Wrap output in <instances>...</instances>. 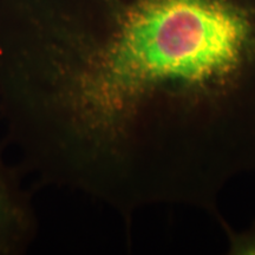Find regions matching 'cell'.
<instances>
[{
  "mask_svg": "<svg viewBox=\"0 0 255 255\" xmlns=\"http://www.w3.org/2000/svg\"><path fill=\"white\" fill-rule=\"evenodd\" d=\"M21 167L124 219L255 173V0H30L0 36Z\"/></svg>",
  "mask_w": 255,
  "mask_h": 255,
  "instance_id": "cell-1",
  "label": "cell"
},
{
  "mask_svg": "<svg viewBox=\"0 0 255 255\" xmlns=\"http://www.w3.org/2000/svg\"><path fill=\"white\" fill-rule=\"evenodd\" d=\"M37 233V213L20 170L0 149V255L25 254Z\"/></svg>",
  "mask_w": 255,
  "mask_h": 255,
  "instance_id": "cell-2",
  "label": "cell"
},
{
  "mask_svg": "<svg viewBox=\"0 0 255 255\" xmlns=\"http://www.w3.org/2000/svg\"><path fill=\"white\" fill-rule=\"evenodd\" d=\"M222 232L227 238V254L255 255V221L241 231L234 229L228 223Z\"/></svg>",
  "mask_w": 255,
  "mask_h": 255,
  "instance_id": "cell-3",
  "label": "cell"
}]
</instances>
